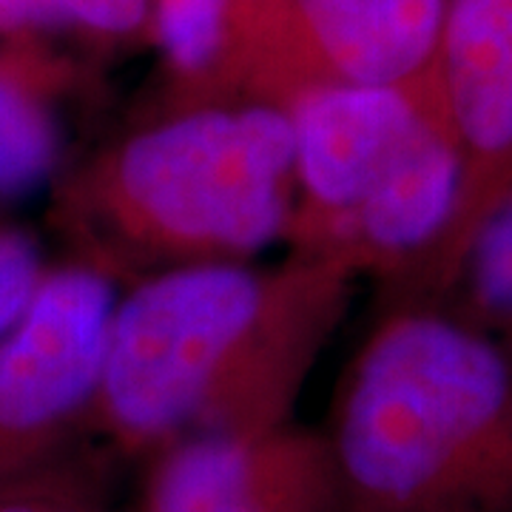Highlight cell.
<instances>
[{"instance_id": "cell-13", "label": "cell", "mask_w": 512, "mask_h": 512, "mask_svg": "<svg viewBox=\"0 0 512 512\" xmlns=\"http://www.w3.org/2000/svg\"><path fill=\"white\" fill-rule=\"evenodd\" d=\"M154 15V0H0V35L26 37L72 29L94 37H131Z\"/></svg>"}, {"instance_id": "cell-11", "label": "cell", "mask_w": 512, "mask_h": 512, "mask_svg": "<svg viewBox=\"0 0 512 512\" xmlns=\"http://www.w3.org/2000/svg\"><path fill=\"white\" fill-rule=\"evenodd\" d=\"M239 0H154L151 26L183 86V106H208L225 55L228 18Z\"/></svg>"}, {"instance_id": "cell-1", "label": "cell", "mask_w": 512, "mask_h": 512, "mask_svg": "<svg viewBox=\"0 0 512 512\" xmlns=\"http://www.w3.org/2000/svg\"><path fill=\"white\" fill-rule=\"evenodd\" d=\"M362 282L345 256L288 251L271 268L197 265L123 288L92 430L117 458H157L291 424Z\"/></svg>"}, {"instance_id": "cell-10", "label": "cell", "mask_w": 512, "mask_h": 512, "mask_svg": "<svg viewBox=\"0 0 512 512\" xmlns=\"http://www.w3.org/2000/svg\"><path fill=\"white\" fill-rule=\"evenodd\" d=\"M436 308L476 330L512 365V197L478 228Z\"/></svg>"}, {"instance_id": "cell-6", "label": "cell", "mask_w": 512, "mask_h": 512, "mask_svg": "<svg viewBox=\"0 0 512 512\" xmlns=\"http://www.w3.org/2000/svg\"><path fill=\"white\" fill-rule=\"evenodd\" d=\"M444 106L436 66L402 86L319 83L285 106L293 143L288 251L325 254L342 222Z\"/></svg>"}, {"instance_id": "cell-12", "label": "cell", "mask_w": 512, "mask_h": 512, "mask_svg": "<svg viewBox=\"0 0 512 512\" xmlns=\"http://www.w3.org/2000/svg\"><path fill=\"white\" fill-rule=\"evenodd\" d=\"M117 456L109 447H72L26 476L0 484V512H103Z\"/></svg>"}, {"instance_id": "cell-14", "label": "cell", "mask_w": 512, "mask_h": 512, "mask_svg": "<svg viewBox=\"0 0 512 512\" xmlns=\"http://www.w3.org/2000/svg\"><path fill=\"white\" fill-rule=\"evenodd\" d=\"M46 276L35 239L0 225V339L18 325Z\"/></svg>"}, {"instance_id": "cell-2", "label": "cell", "mask_w": 512, "mask_h": 512, "mask_svg": "<svg viewBox=\"0 0 512 512\" xmlns=\"http://www.w3.org/2000/svg\"><path fill=\"white\" fill-rule=\"evenodd\" d=\"M325 436L348 512H512V365L441 308L379 311Z\"/></svg>"}, {"instance_id": "cell-8", "label": "cell", "mask_w": 512, "mask_h": 512, "mask_svg": "<svg viewBox=\"0 0 512 512\" xmlns=\"http://www.w3.org/2000/svg\"><path fill=\"white\" fill-rule=\"evenodd\" d=\"M305 89L402 86L436 66L447 0H291Z\"/></svg>"}, {"instance_id": "cell-7", "label": "cell", "mask_w": 512, "mask_h": 512, "mask_svg": "<svg viewBox=\"0 0 512 512\" xmlns=\"http://www.w3.org/2000/svg\"><path fill=\"white\" fill-rule=\"evenodd\" d=\"M146 512H348L325 430L200 436L154 458Z\"/></svg>"}, {"instance_id": "cell-9", "label": "cell", "mask_w": 512, "mask_h": 512, "mask_svg": "<svg viewBox=\"0 0 512 512\" xmlns=\"http://www.w3.org/2000/svg\"><path fill=\"white\" fill-rule=\"evenodd\" d=\"M55 63L29 49L0 52V200H18L55 177L60 128L52 109Z\"/></svg>"}, {"instance_id": "cell-3", "label": "cell", "mask_w": 512, "mask_h": 512, "mask_svg": "<svg viewBox=\"0 0 512 512\" xmlns=\"http://www.w3.org/2000/svg\"><path fill=\"white\" fill-rule=\"evenodd\" d=\"M293 143L285 111L194 106L123 137L60 185L57 225L117 288L148 276L251 262L285 242Z\"/></svg>"}, {"instance_id": "cell-4", "label": "cell", "mask_w": 512, "mask_h": 512, "mask_svg": "<svg viewBox=\"0 0 512 512\" xmlns=\"http://www.w3.org/2000/svg\"><path fill=\"white\" fill-rule=\"evenodd\" d=\"M120 288L83 262L46 271L0 339V484L77 447L92 430Z\"/></svg>"}, {"instance_id": "cell-5", "label": "cell", "mask_w": 512, "mask_h": 512, "mask_svg": "<svg viewBox=\"0 0 512 512\" xmlns=\"http://www.w3.org/2000/svg\"><path fill=\"white\" fill-rule=\"evenodd\" d=\"M461 177L439 248L379 308H436L478 228L512 197V0H447L436 55Z\"/></svg>"}]
</instances>
